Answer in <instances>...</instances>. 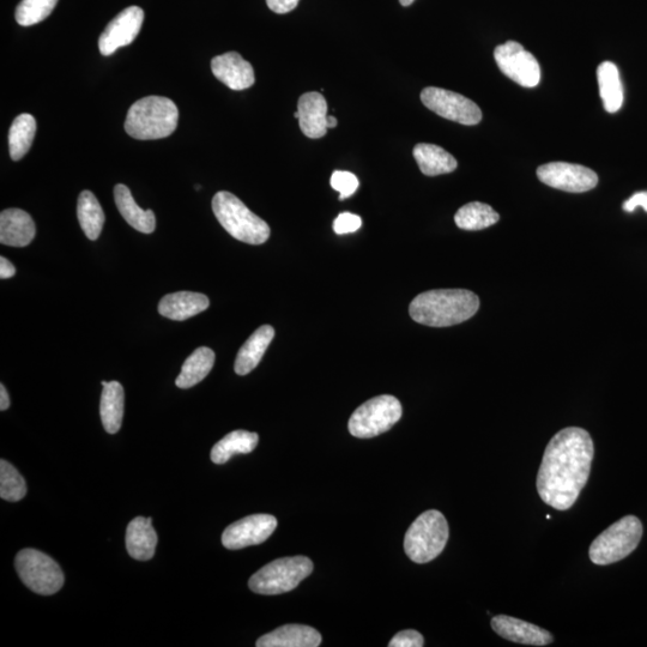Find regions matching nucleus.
<instances>
[{
  "label": "nucleus",
  "mask_w": 647,
  "mask_h": 647,
  "mask_svg": "<svg viewBox=\"0 0 647 647\" xmlns=\"http://www.w3.org/2000/svg\"><path fill=\"white\" fill-rule=\"evenodd\" d=\"M594 456V441L585 429L568 427L556 433L537 475L543 503L558 511L570 510L588 483Z\"/></svg>",
  "instance_id": "f257e3e1"
},
{
  "label": "nucleus",
  "mask_w": 647,
  "mask_h": 647,
  "mask_svg": "<svg viewBox=\"0 0 647 647\" xmlns=\"http://www.w3.org/2000/svg\"><path fill=\"white\" fill-rule=\"evenodd\" d=\"M480 308V299L465 289H437L417 295L409 313L416 323L431 328H447L467 322Z\"/></svg>",
  "instance_id": "f03ea898"
},
{
  "label": "nucleus",
  "mask_w": 647,
  "mask_h": 647,
  "mask_svg": "<svg viewBox=\"0 0 647 647\" xmlns=\"http://www.w3.org/2000/svg\"><path fill=\"white\" fill-rule=\"evenodd\" d=\"M298 112L300 129L306 137L318 139L326 135L329 130L326 125L328 104L322 94L310 92L302 95L299 99Z\"/></svg>",
  "instance_id": "a211bd4d"
},
{
  "label": "nucleus",
  "mask_w": 647,
  "mask_h": 647,
  "mask_svg": "<svg viewBox=\"0 0 647 647\" xmlns=\"http://www.w3.org/2000/svg\"><path fill=\"white\" fill-rule=\"evenodd\" d=\"M77 216L89 240H98L105 225V213L93 192L83 191L78 197Z\"/></svg>",
  "instance_id": "c85d7f7f"
},
{
  "label": "nucleus",
  "mask_w": 647,
  "mask_h": 647,
  "mask_svg": "<svg viewBox=\"0 0 647 647\" xmlns=\"http://www.w3.org/2000/svg\"><path fill=\"white\" fill-rule=\"evenodd\" d=\"M114 201H116L119 213L136 231L144 234H151L155 231L154 211L139 208L128 186L119 184L114 187Z\"/></svg>",
  "instance_id": "5701e85b"
},
{
  "label": "nucleus",
  "mask_w": 647,
  "mask_h": 647,
  "mask_svg": "<svg viewBox=\"0 0 647 647\" xmlns=\"http://www.w3.org/2000/svg\"><path fill=\"white\" fill-rule=\"evenodd\" d=\"M144 11L139 6H130L113 18L101 34L99 50L102 56H112L120 47L129 46L141 32Z\"/></svg>",
  "instance_id": "ddd939ff"
},
{
  "label": "nucleus",
  "mask_w": 647,
  "mask_h": 647,
  "mask_svg": "<svg viewBox=\"0 0 647 647\" xmlns=\"http://www.w3.org/2000/svg\"><path fill=\"white\" fill-rule=\"evenodd\" d=\"M277 519L270 515H253L229 525L223 532L222 544L227 549L237 550L262 544L274 534Z\"/></svg>",
  "instance_id": "4468645a"
},
{
  "label": "nucleus",
  "mask_w": 647,
  "mask_h": 647,
  "mask_svg": "<svg viewBox=\"0 0 647 647\" xmlns=\"http://www.w3.org/2000/svg\"><path fill=\"white\" fill-rule=\"evenodd\" d=\"M492 628L498 636L512 643L546 646L553 643V636L548 631L529 622L512 618V616L498 615L492 619Z\"/></svg>",
  "instance_id": "dca6fc26"
},
{
  "label": "nucleus",
  "mask_w": 647,
  "mask_h": 647,
  "mask_svg": "<svg viewBox=\"0 0 647 647\" xmlns=\"http://www.w3.org/2000/svg\"><path fill=\"white\" fill-rule=\"evenodd\" d=\"M598 86L604 108L608 113H616L624 105V87L620 80L618 66L604 62L597 69Z\"/></svg>",
  "instance_id": "bb28decb"
},
{
  "label": "nucleus",
  "mask_w": 647,
  "mask_h": 647,
  "mask_svg": "<svg viewBox=\"0 0 647 647\" xmlns=\"http://www.w3.org/2000/svg\"><path fill=\"white\" fill-rule=\"evenodd\" d=\"M322 636L317 630L305 625H286L258 639V647H317Z\"/></svg>",
  "instance_id": "aec40b11"
},
{
  "label": "nucleus",
  "mask_w": 647,
  "mask_h": 647,
  "mask_svg": "<svg viewBox=\"0 0 647 647\" xmlns=\"http://www.w3.org/2000/svg\"><path fill=\"white\" fill-rule=\"evenodd\" d=\"M211 70L217 80L235 92L249 89L256 82L253 66L238 52H228L215 57L211 60Z\"/></svg>",
  "instance_id": "2eb2a0df"
},
{
  "label": "nucleus",
  "mask_w": 647,
  "mask_h": 647,
  "mask_svg": "<svg viewBox=\"0 0 647 647\" xmlns=\"http://www.w3.org/2000/svg\"><path fill=\"white\" fill-rule=\"evenodd\" d=\"M362 226L361 217L352 213H343L337 216L334 222V231L338 235L355 233Z\"/></svg>",
  "instance_id": "f704fd0d"
},
{
  "label": "nucleus",
  "mask_w": 647,
  "mask_h": 647,
  "mask_svg": "<svg viewBox=\"0 0 647 647\" xmlns=\"http://www.w3.org/2000/svg\"><path fill=\"white\" fill-rule=\"evenodd\" d=\"M274 337L275 329L270 325L260 326L257 331L253 332L249 340L239 350L237 359H235V372L239 376H246L255 370Z\"/></svg>",
  "instance_id": "4be33fe9"
},
{
  "label": "nucleus",
  "mask_w": 647,
  "mask_h": 647,
  "mask_svg": "<svg viewBox=\"0 0 647 647\" xmlns=\"http://www.w3.org/2000/svg\"><path fill=\"white\" fill-rule=\"evenodd\" d=\"M15 566L24 585L35 594L50 596L63 588L65 579L62 568L39 550H21L16 556Z\"/></svg>",
  "instance_id": "1a4fd4ad"
},
{
  "label": "nucleus",
  "mask_w": 647,
  "mask_h": 647,
  "mask_svg": "<svg viewBox=\"0 0 647 647\" xmlns=\"http://www.w3.org/2000/svg\"><path fill=\"white\" fill-rule=\"evenodd\" d=\"M15 274L16 269L14 264L5 257L0 258V278H2V280H6V278L15 276Z\"/></svg>",
  "instance_id": "58836bf2"
},
{
  "label": "nucleus",
  "mask_w": 647,
  "mask_h": 647,
  "mask_svg": "<svg viewBox=\"0 0 647 647\" xmlns=\"http://www.w3.org/2000/svg\"><path fill=\"white\" fill-rule=\"evenodd\" d=\"M337 124V119L334 116H328V118H326V125H328V129H335Z\"/></svg>",
  "instance_id": "a19ab883"
},
{
  "label": "nucleus",
  "mask_w": 647,
  "mask_h": 647,
  "mask_svg": "<svg viewBox=\"0 0 647 647\" xmlns=\"http://www.w3.org/2000/svg\"><path fill=\"white\" fill-rule=\"evenodd\" d=\"M102 386H104L100 403L102 425L107 433L116 434L122 428L124 417V389L118 382H102Z\"/></svg>",
  "instance_id": "393cba45"
},
{
  "label": "nucleus",
  "mask_w": 647,
  "mask_h": 647,
  "mask_svg": "<svg viewBox=\"0 0 647 647\" xmlns=\"http://www.w3.org/2000/svg\"><path fill=\"white\" fill-rule=\"evenodd\" d=\"M57 3L58 0H22L16 9V21L23 27L34 26L46 20Z\"/></svg>",
  "instance_id": "473e14b6"
},
{
  "label": "nucleus",
  "mask_w": 647,
  "mask_h": 647,
  "mask_svg": "<svg viewBox=\"0 0 647 647\" xmlns=\"http://www.w3.org/2000/svg\"><path fill=\"white\" fill-rule=\"evenodd\" d=\"M35 223L26 211L6 209L0 214V243L11 247H26L35 238Z\"/></svg>",
  "instance_id": "f3484780"
},
{
  "label": "nucleus",
  "mask_w": 647,
  "mask_h": 647,
  "mask_svg": "<svg viewBox=\"0 0 647 647\" xmlns=\"http://www.w3.org/2000/svg\"><path fill=\"white\" fill-rule=\"evenodd\" d=\"M537 177L553 189L571 193L588 192L598 184V175L592 169L576 163H547L538 167Z\"/></svg>",
  "instance_id": "f8f14e48"
},
{
  "label": "nucleus",
  "mask_w": 647,
  "mask_h": 647,
  "mask_svg": "<svg viewBox=\"0 0 647 647\" xmlns=\"http://www.w3.org/2000/svg\"><path fill=\"white\" fill-rule=\"evenodd\" d=\"M259 437L256 433L234 431L226 435L211 450V461L215 464H225L234 455H246L255 451Z\"/></svg>",
  "instance_id": "cd10ccee"
},
{
  "label": "nucleus",
  "mask_w": 647,
  "mask_h": 647,
  "mask_svg": "<svg viewBox=\"0 0 647 647\" xmlns=\"http://www.w3.org/2000/svg\"><path fill=\"white\" fill-rule=\"evenodd\" d=\"M215 364V353L207 347H201L195 350L181 367V372L177 378L179 389H191L208 377Z\"/></svg>",
  "instance_id": "a878e982"
},
{
  "label": "nucleus",
  "mask_w": 647,
  "mask_h": 647,
  "mask_svg": "<svg viewBox=\"0 0 647 647\" xmlns=\"http://www.w3.org/2000/svg\"><path fill=\"white\" fill-rule=\"evenodd\" d=\"M36 133V120L32 114L23 113L12 122L9 131L11 159L20 161L32 147Z\"/></svg>",
  "instance_id": "7c9ffc66"
},
{
  "label": "nucleus",
  "mask_w": 647,
  "mask_h": 647,
  "mask_svg": "<svg viewBox=\"0 0 647 647\" xmlns=\"http://www.w3.org/2000/svg\"><path fill=\"white\" fill-rule=\"evenodd\" d=\"M294 117H295L296 119H298V120H299V118H300V114H299V112H298V111H296V112L294 113Z\"/></svg>",
  "instance_id": "37998d69"
},
{
  "label": "nucleus",
  "mask_w": 647,
  "mask_h": 647,
  "mask_svg": "<svg viewBox=\"0 0 647 647\" xmlns=\"http://www.w3.org/2000/svg\"><path fill=\"white\" fill-rule=\"evenodd\" d=\"M27 486L23 476L5 459L0 462V497L11 503L26 497Z\"/></svg>",
  "instance_id": "2f4dec72"
},
{
  "label": "nucleus",
  "mask_w": 647,
  "mask_h": 647,
  "mask_svg": "<svg viewBox=\"0 0 647 647\" xmlns=\"http://www.w3.org/2000/svg\"><path fill=\"white\" fill-rule=\"evenodd\" d=\"M425 645L422 634L414 631H402L396 634L389 643L390 647H422Z\"/></svg>",
  "instance_id": "c9c22d12"
},
{
  "label": "nucleus",
  "mask_w": 647,
  "mask_h": 647,
  "mask_svg": "<svg viewBox=\"0 0 647 647\" xmlns=\"http://www.w3.org/2000/svg\"><path fill=\"white\" fill-rule=\"evenodd\" d=\"M330 184L332 189L340 192V201H344V199L353 196L360 185L356 175L346 171H336L332 174Z\"/></svg>",
  "instance_id": "72a5a7b5"
},
{
  "label": "nucleus",
  "mask_w": 647,
  "mask_h": 647,
  "mask_svg": "<svg viewBox=\"0 0 647 647\" xmlns=\"http://www.w3.org/2000/svg\"><path fill=\"white\" fill-rule=\"evenodd\" d=\"M10 407V397L8 391H6L5 386L0 385V410L5 411Z\"/></svg>",
  "instance_id": "ea45409f"
},
{
  "label": "nucleus",
  "mask_w": 647,
  "mask_h": 647,
  "mask_svg": "<svg viewBox=\"0 0 647 647\" xmlns=\"http://www.w3.org/2000/svg\"><path fill=\"white\" fill-rule=\"evenodd\" d=\"M643 537V524L639 518L626 516L610 525L592 542L590 560L598 566H607L624 560L639 546Z\"/></svg>",
  "instance_id": "423d86ee"
},
{
  "label": "nucleus",
  "mask_w": 647,
  "mask_h": 647,
  "mask_svg": "<svg viewBox=\"0 0 647 647\" xmlns=\"http://www.w3.org/2000/svg\"><path fill=\"white\" fill-rule=\"evenodd\" d=\"M414 159L420 171L427 177L455 172L458 162L450 153L438 145L420 143L413 150Z\"/></svg>",
  "instance_id": "b1692460"
},
{
  "label": "nucleus",
  "mask_w": 647,
  "mask_h": 647,
  "mask_svg": "<svg viewBox=\"0 0 647 647\" xmlns=\"http://www.w3.org/2000/svg\"><path fill=\"white\" fill-rule=\"evenodd\" d=\"M499 220V214L491 205L480 202L465 204L455 216L457 227L463 231H482L495 225Z\"/></svg>",
  "instance_id": "c756f323"
},
{
  "label": "nucleus",
  "mask_w": 647,
  "mask_h": 647,
  "mask_svg": "<svg viewBox=\"0 0 647 647\" xmlns=\"http://www.w3.org/2000/svg\"><path fill=\"white\" fill-rule=\"evenodd\" d=\"M422 104L438 116L462 125H477L482 120L480 107L465 96L441 88L422 90Z\"/></svg>",
  "instance_id": "9d476101"
},
{
  "label": "nucleus",
  "mask_w": 647,
  "mask_h": 647,
  "mask_svg": "<svg viewBox=\"0 0 647 647\" xmlns=\"http://www.w3.org/2000/svg\"><path fill=\"white\" fill-rule=\"evenodd\" d=\"M402 404L390 395L378 396L362 404L349 420V432L355 438L370 439L390 431L401 420Z\"/></svg>",
  "instance_id": "6e6552de"
},
{
  "label": "nucleus",
  "mask_w": 647,
  "mask_h": 647,
  "mask_svg": "<svg viewBox=\"0 0 647 647\" xmlns=\"http://www.w3.org/2000/svg\"><path fill=\"white\" fill-rule=\"evenodd\" d=\"M210 301L204 294L179 292L163 296L159 304L161 316L183 322L208 310Z\"/></svg>",
  "instance_id": "6ab92c4d"
},
{
  "label": "nucleus",
  "mask_w": 647,
  "mask_h": 647,
  "mask_svg": "<svg viewBox=\"0 0 647 647\" xmlns=\"http://www.w3.org/2000/svg\"><path fill=\"white\" fill-rule=\"evenodd\" d=\"M157 546V534L151 518L137 517L126 530V549L131 558L138 561L153 559Z\"/></svg>",
  "instance_id": "412c9836"
},
{
  "label": "nucleus",
  "mask_w": 647,
  "mask_h": 647,
  "mask_svg": "<svg viewBox=\"0 0 647 647\" xmlns=\"http://www.w3.org/2000/svg\"><path fill=\"white\" fill-rule=\"evenodd\" d=\"M449 535V524L443 513L437 510L426 511L416 518L405 534V553L416 564H427L443 553Z\"/></svg>",
  "instance_id": "39448f33"
},
{
  "label": "nucleus",
  "mask_w": 647,
  "mask_h": 647,
  "mask_svg": "<svg viewBox=\"0 0 647 647\" xmlns=\"http://www.w3.org/2000/svg\"><path fill=\"white\" fill-rule=\"evenodd\" d=\"M313 571V562L306 556H293L270 562L250 579V589L259 595H281L298 588Z\"/></svg>",
  "instance_id": "0eeeda50"
},
{
  "label": "nucleus",
  "mask_w": 647,
  "mask_h": 647,
  "mask_svg": "<svg viewBox=\"0 0 647 647\" xmlns=\"http://www.w3.org/2000/svg\"><path fill=\"white\" fill-rule=\"evenodd\" d=\"M414 2L415 0H399V3H401L403 6H410Z\"/></svg>",
  "instance_id": "79ce46f5"
},
{
  "label": "nucleus",
  "mask_w": 647,
  "mask_h": 647,
  "mask_svg": "<svg viewBox=\"0 0 647 647\" xmlns=\"http://www.w3.org/2000/svg\"><path fill=\"white\" fill-rule=\"evenodd\" d=\"M217 221L233 238L249 245H262L270 238L268 223L246 207L237 196L227 191L217 192L213 199Z\"/></svg>",
  "instance_id": "20e7f679"
},
{
  "label": "nucleus",
  "mask_w": 647,
  "mask_h": 647,
  "mask_svg": "<svg viewBox=\"0 0 647 647\" xmlns=\"http://www.w3.org/2000/svg\"><path fill=\"white\" fill-rule=\"evenodd\" d=\"M178 122L179 110L171 99L148 96L130 107L125 131L139 141H153L171 136Z\"/></svg>",
  "instance_id": "7ed1b4c3"
},
{
  "label": "nucleus",
  "mask_w": 647,
  "mask_h": 647,
  "mask_svg": "<svg viewBox=\"0 0 647 647\" xmlns=\"http://www.w3.org/2000/svg\"><path fill=\"white\" fill-rule=\"evenodd\" d=\"M299 2L300 0H266L269 9L280 15L288 14V12L296 9Z\"/></svg>",
  "instance_id": "e433bc0d"
},
{
  "label": "nucleus",
  "mask_w": 647,
  "mask_h": 647,
  "mask_svg": "<svg viewBox=\"0 0 647 647\" xmlns=\"http://www.w3.org/2000/svg\"><path fill=\"white\" fill-rule=\"evenodd\" d=\"M495 62L503 74L519 86L535 88L541 81L537 59L516 41H507L494 51Z\"/></svg>",
  "instance_id": "9b49d317"
},
{
  "label": "nucleus",
  "mask_w": 647,
  "mask_h": 647,
  "mask_svg": "<svg viewBox=\"0 0 647 647\" xmlns=\"http://www.w3.org/2000/svg\"><path fill=\"white\" fill-rule=\"evenodd\" d=\"M638 207H642L647 213V191L637 192L634 195L627 199V201L622 205V209L626 213H633Z\"/></svg>",
  "instance_id": "4c0bfd02"
}]
</instances>
